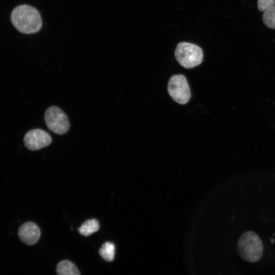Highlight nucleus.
I'll return each instance as SVG.
<instances>
[{
  "instance_id": "nucleus-1",
  "label": "nucleus",
  "mask_w": 275,
  "mask_h": 275,
  "mask_svg": "<svg viewBox=\"0 0 275 275\" xmlns=\"http://www.w3.org/2000/svg\"><path fill=\"white\" fill-rule=\"evenodd\" d=\"M10 19L14 26L23 34L37 33L42 26V20L38 10L28 5L15 7L11 12Z\"/></svg>"
},
{
  "instance_id": "nucleus-2",
  "label": "nucleus",
  "mask_w": 275,
  "mask_h": 275,
  "mask_svg": "<svg viewBox=\"0 0 275 275\" xmlns=\"http://www.w3.org/2000/svg\"><path fill=\"white\" fill-rule=\"evenodd\" d=\"M237 250L242 260L249 262H255L262 257L263 244L255 232L247 231L238 239Z\"/></svg>"
},
{
  "instance_id": "nucleus-3",
  "label": "nucleus",
  "mask_w": 275,
  "mask_h": 275,
  "mask_svg": "<svg viewBox=\"0 0 275 275\" xmlns=\"http://www.w3.org/2000/svg\"><path fill=\"white\" fill-rule=\"evenodd\" d=\"M175 57L181 66L186 69H191L198 66L202 62L203 52L199 46L182 42L176 48Z\"/></svg>"
},
{
  "instance_id": "nucleus-4",
  "label": "nucleus",
  "mask_w": 275,
  "mask_h": 275,
  "mask_svg": "<svg viewBox=\"0 0 275 275\" xmlns=\"http://www.w3.org/2000/svg\"><path fill=\"white\" fill-rule=\"evenodd\" d=\"M44 120L48 128L56 134L66 133L70 128V123L66 114L59 107H49L44 114Z\"/></svg>"
},
{
  "instance_id": "nucleus-5",
  "label": "nucleus",
  "mask_w": 275,
  "mask_h": 275,
  "mask_svg": "<svg viewBox=\"0 0 275 275\" xmlns=\"http://www.w3.org/2000/svg\"><path fill=\"white\" fill-rule=\"evenodd\" d=\"M168 91L172 98L181 104L187 103L191 97L188 82L182 74L171 76L168 84Z\"/></svg>"
},
{
  "instance_id": "nucleus-6",
  "label": "nucleus",
  "mask_w": 275,
  "mask_h": 275,
  "mask_svg": "<svg viewBox=\"0 0 275 275\" xmlns=\"http://www.w3.org/2000/svg\"><path fill=\"white\" fill-rule=\"evenodd\" d=\"M52 142L50 135L41 129H34L28 131L24 135V146L29 150L35 151L49 145Z\"/></svg>"
},
{
  "instance_id": "nucleus-7",
  "label": "nucleus",
  "mask_w": 275,
  "mask_h": 275,
  "mask_svg": "<svg viewBox=\"0 0 275 275\" xmlns=\"http://www.w3.org/2000/svg\"><path fill=\"white\" fill-rule=\"evenodd\" d=\"M18 235L24 244L32 245L38 241L41 236V231L36 224L28 222L20 227L18 231Z\"/></svg>"
},
{
  "instance_id": "nucleus-8",
  "label": "nucleus",
  "mask_w": 275,
  "mask_h": 275,
  "mask_svg": "<svg viewBox=\"0 0 275 275\" xmlns=\"http://www.w3.org/2000/svg\"><path fill=\"white\" fill-rule=\"evenodd\" d=\"M56 272L58 275H80L75 265L67 260H62L58 263Z\"/></svg>"
},
{
  "instance_id": "nucleus-9",
  "label": "nucleus",
  "mask_w": 275,
  "mask_h": 275,
  "mask_svg": "<svg viewBox=\"0 0 275 275\" xmlns=\"http://www.w3.org/2000/svg\"><path fill=\"white\" fill-rule=\"evenodd\" d=\"M98 221L95 218L86 221L78 229V232L82 235L88 236L99 229Z\"/></svg>"
},
{
  "instance_id": "nucleus-10",
  "label": "nucleus",
  "mask_w": 275,
  "mask_h": 275,
  "mask_svg": "<svg viewBox=\"0 0 275 275\" xmlns=\"http://www.w3.org/2000/svg\"><path fill=\"white\" fill-rule=\"evenodd\" d=\"M99 255L106 261H113L115 258V245L109 241L102 244L98 251Z\"/></svg>"
},
{
  "instance_id": "nucleus-11",
  "label": "nucleus",
  "mask_w": 275,
  "mask_h": 275,
  "mask_svg": "<svg viewBox=\"0 0 275 275\" xmlns=\"http://www.w3.org/2000/svg\"><path fill=\"white\" fill-rule=\"evenodd\" d=\"M262 19L267 27L275 29V5L264 12Z\"/></svg>"
},
{
  "instance_id": "nucleus-12",
  "label": "nucleus",
  "mask_w": 275,
  "mask_h": 275,
  "mask_svg": "<svg viewBox=\"0 0 275 275\" xmlns=\"http://www.w3.org/2000/svg\"><path fill=\"white\" fill-rule=\"evenodd\" d=\"M257 5L259 11L264 12L275 5V0H258Z\"/></svg>"
}]
</instances>
